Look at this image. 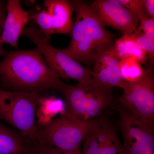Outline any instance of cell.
I'll return each mask as SVG.
<instances>
[{
	"instance_id": "1",
	"label": "cell",
	"mask_w": 154,
	"mask_h": 154,
	"mask_svg": "<svg viewBox=\"0 0 154 154\" xmlns=\"http://www.w3.org/2000/svg\"><path fill=\"white\" fill-rule=\"evenodd\" d=\"M0 79L4 90L40 94L50 89L58 90L63 83L37 47L8 53L0 62Z\"/></svg>"
},
{
	"instance_id": "2",
	"label": "cell",
	"mask_w": 154,
	"mask_h": 154,
	"mask_svg": "<svg viewBox=\"0 0 154 154\" xmlns=\"http://www.w3.org/2000/svg\"><path fill=\"white\" fill-rule=\"evenodd\" d=\"M70 2L75 12V21L70 33V44L61 50L79 63H89L114 44V35L106 30L91 5L82 1Z\"/></svg>"
},
{
	"instance_id": "3",
	"label": "cell",
	"mask_w": 154,
	"mask_h": 154,
	"mask_svg": "<svg viewBox=\"0 0 154 154\" xmlns=\"http://www.w3.org/2000/svg\"><path fill=\"white\" fill-rule=\"evenodd\" d=\"M40 93L7 91L0 88V120L19 130L33 144L40 143L35 120Z\"/></svg>"
},
{
	"instance_id": "4",
	"label": "cell",
	"mask_w": 154,
	"mask_h": 154,
	"mask_svg": "<svg viewBox=\"0 0 154 154\" xmlns=\"http://www.w3.org/2000/svg\"><path fill=\"white\" fill-rule=\"evenodd\" d=\"M58 90L64 98L66 113L84 121L101 117L113 101L111 89L93 84L72 85L63 83Z\"/></svg>"
},
{
	"instance_id": "5",
	"label": "cell",
	"mask_w": 154,
	"mask_h": 154,
	"mask_svg": "<svg viewBox=\"0 0 154 154\" xmlns=\"http://www.w3.org/2000/svg\"><path fill=\"white\" fill-rule=\"evenodd\" d=\"M97 119L84 121L66 112L46 124L36 123L40 143L68 150L81 149V145Z\"/></svg>"
},
{
	"instance_id": "6",
	"label": "cell",
	"mask_w": 154,
	"mask_h": 154,
	"mask_svg": "<svg viewBox=\"0 0 154 154\" xmlns=\"http://www.w3.org/2000/svg\"><path fill=\"white\" fill-rule=\"evenodd\" d=\"M22 35L28 37L36 45L48 65L59 79L66 81L75 80L82 85L92 84V71L81 65L61 49L52 46L50 43L49 38L45 36L39 29L33 27L25 28Z\"/></svg>"
},
{
	"instance_id": "7",
	"label": "cell",
	"mask_w": 154,
	"mask_h": 154,
	"mask_svg": "<svg viewBox=\"0 0 154 154\" xmlns=\"http://www.w3.org/2000/svg\"><path fill=\"white\" fill-rule=\"evenodd\" d=\"M124 93L117 99L120 107L135 117L154 122V78L152 66L134 82H125Z\"/></svg>"
},
{
	"instance_id": "8",
	"label": "cell",
	"mask_w": 154,
	"mask_h": 154,
	"mask_svg": "<svg viewBox=\"0 0 154 154\" xmlns=\"http://www.w3.org/2000/svg\"><path fill=\"white\" fill-rule=\"evenodd\" d=\"M123 148L128 154H154V122L131 115L117 108Z\"/></svg>"
},
{
	"instance_id": "9",
	"label": "cell",
	"mask_w": 154,
	"mask_h": 154,
	"mask_svg": "<svg viewBox=\"0 0 154 154\" xmlns=\"http://www.w3.org/2000/svg\"><path fill=\"white\" fill-rule=\"evenodd\" d=\"M83 143V154H128L113 125L103 116L97 119Z\"/></svg>"
},
{
	"instance_id": "10",
	"label": "cell",
	"mask_w": 154,
	"mask_h": 154,
	"mask_svg": "<svg viewBox=\"0 0 154 154\" xmlns=\"http://www.w3.org/2000/svg\"><path fill=\"white\" fill-rule=\"evenodd\" d=\"M104 26L131 35L137 29L138 20L118 0H96L91 4Z\"/></svg>"
},
{
	"instance_id": "11",
	"label": "cell",
	"mask_w": 154,
	"mask_h": 154,
	"mask_svg": "<svg viewBox=\"0 0 154 154\" xmlns=\"http://www.w3.org/2000/svg\"><path fill=\"white\" fill-rule=\"evenodd\" d=\"M93 62V85L108 89L123 88L125 81L120 74L119 60L115 54L114 44L100 53Z\"/></svg>"
},
{
	"instance_id": "12",
	"label": "cell",
	"mask_w": 154,
	"mask_h": 154,
	"mask_svg": "<svg viewBox=\"0 0 154 154\" xmlns=\"http://www.w3.org/2000/svg\"><path fill=\"white\" fill-rule=\"evenodd\" d=\"M6 10L7 15L1 34V42L17 48L19 37L30 19L19 0H9Z\"/></svg>"
},
{
	"instance_id": "13",
	"label": "cell",
	"mask_w": 154,
	"mask_h": 154,
	"mask_svg": "<svg viewBox=\"0 0 154 154\" xmlns=\"http://www.w3.org/2000/svg\"><path fill=\"white\" fill-rule=\"evenodd\" d=\"M44 5L52 20L54 33H70L72 29L71 3L66 0H45Z\"/></svg>"
},
{
	"instance_id": "14",
	"label": "cell",
	"mask_w": 154,
	"mask_h": 154,
	"mask_svg": "<svg viewBox=\"0 0 154 154\" xmlns=\"http://www.w3.org/2000/svg\"><path fill=\"white\" fill-rule=\"evenodd\" d=\"M33 145L21 133L0 122V154H32Z\"/></svg>"
},
{
	"instance_id": "15",
	"label": "cell",
	"mask_w": 154,
	"mask_h": 154,
	"mask_svg": "<svg viewBox=\"0 0 154 154\" xmlns=\"http://www.w3.org/2000/svg\"><path fill=\"white\" fill-rule=\"evenodd\" d=\"M115 54L119 60L132 58L140 64H145L147 54L137 46L131 35L124 34L114 43Z\"/></svg>"
},
{
	"instance_id": "16",
	"label": "cell",
	"mask_w": 154,
	"mask_h": 154,
	"mask_svg": "<svg viewBox=\"0 0 154 154\" xmlns=\"http://www.w3.org/2000/svg\"><path fill=\"white\" fill-rule=\"evenodd\" d=\"M38 105L40 106L37 111V116L39 118L38 121L43 118L36 122L38 124H46L58 113L61 115L66 111L65 104L63 101L53 96L45 98L42 96Z\"/></svg>"
},
{
	"instance_id": "17",
	"label": "cell",
	"mask_w": 154,
	"mask_h": 154,
	"mask_svg": "<svg viewBox=\"0 0 154 154\" xmlns=\"http://www.w3.org/2000/svg\"><path fill=\"white\" fill-rule=\"evenodd\" d=\"M119 69L122 78L128 82H134L140 79L145 73L141 64L132 58L119 60Z\"/></svg>"
},
{
	"instance_id": "18",
	"label": "cell",
	"mask_w": 154,
	"mask_h": 154,
	"mask_svg": "<svg viewBox=\"0 0 154 154\" xmlns=\"http://www.w3.org/2000/svg\"><path fill=\"white\" fill-rule=\"evenodd\" d=\"M30 19L37 23L40 28L39 30L46 37L49 38L51 35L54 33L51 17L45 9L33 14Z\"/></svg>"
},
{
	"instance_id": "19",
	"label": "cell",
	"mask_w": 154,
	"mask_h": 154,
	"mask_svg": "<svg viewBox=\"0 0 154 154\" xmlns=\"http://www.w3.org/2000/svg\"><path fill=\"white\" fill-rule=\"evenodd\" d=\"M131 35L137 46L148 55L152 63L154 57V38L147 36L137 29Z\"/></svg>"
},
{
	"instance_id": "20",
	"label": "cell",
	"mask_w": 154,
	"mask_h": 154,
	"mask_svg": "<svg viewBox=\"0 0 154 154\" xmlns=\"http://www.w3.org/2000/svg\"><path fill=\"white\" fill-rule=\"evenodd\" d=\"M125 8H126L141 23L149 18L146 13L142 0H118Z\"/></svg>"
},
{
	"instance_id": "21",
	"label": "cell",
	"mask_w": 154,
	"mask_h": 154,
	"mask_svg": "<svg viewBox=\"0 0 154 154\" xmlns=\"http://www.w3.org/2000/svg\"><path fill=\"white\" fill-rule=\"evenodd\" d=\"M32 154H82L81 149L76 150L62 149L50 146L44 143H38L34 145Z\"/></svg>"
},
{
	"instance_id": "22",
	"label": "cell",
	"mask_w": 154,
	"mask_h": 154,
	"mask_svg": "<svg viewBox=\"0 0 154 154\" xmlns=\"http://www.w3.org/2000/svg\"><path fill=\"white\" fill-rule=\"evenodd\" d=\"M137 29L147 36L154 38V19L147 18L140 23Z\"/></svg>"
},
{
	"instance_id": "23",
	"label": "cell",
	"mask_w": 154,
	"mask_h": 154,
	"mask_svg": "<svg viewBox=\"0 0 154 154\" xmlns=\"http://www.w3.org/2000/svg\"><path fill=\"white\" fill-rule=\"evenodd\" d=\"M143 5L149 18L154 19V0H142Z\"/></svg>"
},
{
	"instance_id": "24",
	"label": "cell",
	"mask_w": 154,
	"mask_h": 154,
	"mask_svg": "<svg viewBox=\"0 0 154 154\" xmlns=\"http://www.w3.org/2000/svg\"><path fill=\"white\" fill-rule=\"evenodd\" d=\"M5 11L2 2L0 1V26L3 28L6 18Z\"/></svg>"
},
{
	"instance_id": "25",
	"label": "cell",
	"mask_w": 154,
	"mask_h": 154,
	"mask_svg": "<svg viewBox=\"0 0 154 154\" xmlns=\"http://www.w3.org/2000/svg\"><path fill=\"white\" fill-rule=\"evenodd\" d=\"M1 35H0V57L5 56V57L8 54L9 51H7L5 49H4L3 47V44L1 42Z\"/></svg>"
},
{
	"instance_id": "26",
	"label": "cell",
	"mask_w": 154,
	"mask_h": 154,
	"mask_svg": "<svg viewBox=\"0 0 154 154\" xmlns=\"http://www.w3.org/2000/svg\"><path fill=\"white\" fill-rule=\"evenodd\" d=\"M3 28L0 26V35H1L2 33V31Z\"/></svg>"
}]
</instances>
